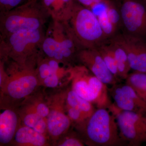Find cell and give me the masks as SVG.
I'll return each instance as SVG.
<instances>
[{
	"instance_id": "1",
	"label": "cell",
	"mask_w": 146,
	"mask_h": 146,
	"mask_svg": "<svg viewBox=\"0 0 146 146\" xmlns=\"http://www.w3.org/2000/svg\"><path fill=\"white\" fill-rule=\"evenodd\" d=\"M84 143L91 146L125 145L120 136L114 115L105 108H97L89 118L77 124Z\"/></svg>"
},
{
	"instance_id": "2",
	"label": "cell",
	"mask_w": 146,
	"mask_h": 146,
	"mask_svg": "<svg viewBox=\"0 0 146 146\" xmlns=\"http://www.w3.org/2000/svg\"><path fill=\"white\" fill-rule=\"evenodd\" d=\"M67 22L70 23L67 26L76 42L84 48H96L107 40L98 17L89 9L75 5Z\"/></svg>"
},
{
	"instance_id": "3",
	"label": "cell",
	"mask_w": 146,
	"mask_h": 146,
	"mask_svg": "<svg viewBox=\"0 0 146 146\" xmlns=\"http://www.w3.org/2000/svg\"><path fill=\"white\" fill-rule=\"evenodd\" d=\"M72 89L97 108L108 109L112 104L107 85L102 82L85 66H77L72 71Z\"/></svg>"
},
{
	"instance_id": "4",
	"label": "cell",
	"mask_w": 146,
	"mask_h": 146,
	"mask_svg": "<svg viewBox=\"0 0 146 146\" xmlns=\"http://www.w3.org/2000/svg\"><path fill=\"white\" fill-rule=\"evenodd\" d=\"M44 13L33 7H24L2 13L1 31L5 36L25 30L41 29L45 21Z\"/></svg>"
},
{
	"instance_id": "5",
	"label": "cell",
	"mask_w": 146,
	"mask_h": 146,
	"mask_svg": "<svg viewBox=\"0 0 146 146\" xmlns=\"http://www.w3.org/2000/svg\"><path fill=\"white\" fill-rule=\"evenodd\" d=\"M108 109L115 116L120 136L125 145L138 146L146 142V121L144 116L119 109L114 103Z\"/></svg>"
},
{
	"instance_id": "6",
	"label": "cell",
	"mask_w": 146,
	"mask_h": 146,
	"mask_svg": "<svg viewBox=\"0 0 146 146\" xmlns=\"http://www.w3.org/2000/svg\"><path fill=\"white\" fill-rule=\"evenodd\" d=\"M119 11L125 33L146 40V2L123 0Z\"/></svg>"
},
{
	"instance_id": "7",
	"label": "cell",
	"mask_w": 146,
	"mask_h": 146,
	"mask_svg": "<svg viewBox=\"0 0 146 146\" xmlns=\"http://www.w3.org/2000/svg\"><path fill=\"white\" fill-rule=\"evenodd\" d=\"M5 47L12 56L25 57L34 52L44 39L41 29L17 32L7 36Z\"/></svg>"
},
{
	"instance_id": "8",
	"label": "cell",
	"mask_w": 146,
	"mask_h": 146,
	"mask_svg": "<svg viewBox=\"0 0 146 146\" xmlns=\"http://www.w3.org/2000/svg\"><path fill=\"white\" fill-rule=\"evenodd\" d=\"M111 39L119 43L125 50L131 70L146 72L145 39L125 33L115 35Z\"/></svg>"
},
{
	"instance_id": "9",
	"label": "cell",
	"mask_w": 146,
	"mask_h": 146,
	"mask_svg": "<svg viewBox=\"0 0 146 146\" xmlns=\"http://www.w3.org/2000/svg\"><path fill=\"white\" fill-rule=\"evenodd\" d=\"M108 91L114 100V104L119 109L146 116V101L129 85L126 83L117 84L112 85Z\"/></svg>"
},
{
	"instance_id": "10",
	"label": "cell",
	"mask_w": 146,
	"mask_h": 146,
	"mask_svg": "<svg viewBox=\"0 0 146 146\" xmlns=\"http://www.w3.org/2000/svg\"><path fill=\"white\" fill-rule=\"evenodd\" d=\"M78 56L84 66L105 84L112 86L119 81L110 71L96 48H84L80 52Z\"/></svg>"
},
{
	"instance_id": "11",
	"label": "cell",
	"mask_w": 146,
	"mask_h": 146,
	"mask_svg": "<svg viewBox=\"0 0 146 146\" xmlns=\"http://www.w3.org/2000/svg\"><path fill=\"white\" fill-rule=\"evenodd\" d=\"M37 83L34 73L26 70L12 75L6 84L5 90L11 98L21 99L31 94Z\"/></svg>"
},
{
	"instance_id": "12",
	"label": "cell",
	"mask_w": 146,
	"mask_h": 146,
	"mask_svg": "<svg viewBox=\"0 0 146 146\" xmlns=\"http://www.w3.org/2000/svg\"><path fill=\"white\" fill-rule=\"evenodd\" d=\"M54 105L47 117V129L53 138H57L69 129L71 120L61 109L60 106Z\"/></svg>"
},
{
	"instance_id": "13",
	"label": "cell",
	"mask_w": 146,
	"mask_h": 146,
	"mask_svg": "<svg viewBox=\"0 0 146 146\" xmlns=\"http://www.w3.org/2000/svg\"><path fill=\"white\" fill-rule=\"evenodd\" d=\"M47 13L56 22H68L70 18L75 5L73 0H43Z\"/></svg>"
},
{
	"instance_id": "14",
	"label": "cell",
	"mask_w": 146,
	"mask_h": 146,
	"mask_svg": "<svg viewBox=\"0 0 146 146\" xmlns=\"http://www.w3.org/2000/svg\"><path fill=\"white\" fill-rule=\"evenodd\" d=\"M18 124L16 112L10 109L5 110L0 115V142L9 143L14 137Z\"/></svg>"
},
{
	"instance_id": "15",
	"label": "cell",
	"mask_w": 146,
	"mask_h": 146,
	"mask_svg": "<svg viewBox=\"0 0 146 146\" xmlns=\"http://www.w3.org/2000/svg\"><path fill=\"white\" fill-rule=\"evenodd\" d=\"M41 46L44 52L48 57L57 61L69 58L74 52V51L63 46L52 36L44 38Z\"/></svg>"
},
{
	"instance_id": "16",
	"label": "cell",
	"mask_w": 146,
	"mask_h": 146,
	"mask_svg": "<svg viewBox=\"0 0 146 146\" xmlns=\"http://www.w3.org/2000/svg\"><path fill=\"white\" fill-rule=\"evenodd\" d=\"M14 138L16 143L21 145L42 146L46 143L43 134L25 125L17 129Z\"/></svg>"
},
{
	"instance_id": "17",
	"label": "cell",
	"mask_w": 146,
	"mask_h": 146,
	"mask_svg": "<svg viewBox=\"0 0 146 146\" xmlns=\"http://www.w3.org/2000/svg\"><path fill=\"white\" fill-rule=\"evenodd\" d=\"M110 44L115 53L119 79L126 80L131 70L126 52L124 48L117 42L110 39Z\"/></svg>"
},
{
	"instance_id": "18",
	"label": "cell",
	"mask_w": 146,
	"mask_h": 146,
	"mask_svg": "<svg viewBox=\"0 0 146 146\" xmlns=\"http://www.w3.org/2000/svg\"><path fill=\"white\" fill-rule=\"evenodd\" d=\"M67 105L78 110L87 119L96 110L94 104L78 95L72 89L67 94Z\"/></svg>"
},
{
	"instance_id": "19",
	"label": "cell",
	"mask_w": 146,
	"mask_h": 146,
	"mask_svg": "<svg viewBox=\"0 0 146 146\" xmlns=\"http://www.w3.org/2000/svg\"><path fill=\"white\" fill-rule=\"evenodd\" d=\"M125 80V83L146 101V72L134 71L129 74Z\"/></svg>"
},
{
	"instance_id": "20",
	"label": "cell",
	"mask_w": 146,
	"mask_h": 146,
	"mask_svg": "<svg viewBox=\"0 0 146 146\" xmlns=\"http://www.w3.org/2000/svg\"><path fill=\"white\" fill-rule=\"evenodd\" d=\"M101 55L105 63L111 73L118 80H120L118 76L117 61L114 51L110 45L103 44L96 48Z\"/></svg>"
},
{
	"instance_id": "21",
	"label": "cell",
	"mask_w": 146,
	"mask_h": 146,
	"mask_svg": "<svg viewBox=\"0 0 146 146\" xmlns=\"http://www.w3.org/2000/svg\"><path fill=\"white\" fill-rule=\"evenodd\" d=\"M25 125L33 129L39 133L44 134L47 129V123L44 118L34 110L28 112L23 119Z\"/></svg>"
},
{
	"instance_id": "22",
	"label": "cell",
	"mask_w": 146,
	"mask_h": 146,
	"mask_svg": "<svg viewBox=\"0 0 146 146\" xmlns=\"http://www.w3.org/2000/svg\"><path fill=\"white\" fill-rule=\"evenodd\" d=\"M98 18L106 39H111L114 37L117 29L110 19L106 8L98 16Z\"/></svg>"
},
{
	"instance_id": "23",
	"label": "cell",
	"mask_w": 146,
	"mask_h": 146,
	"mask_svg": "<svg viewBox=\"0 0 146 146\" xmlns=\"http://www.w3.org/2000/svg\"><path fill=\"white\" fill-rule=\"evenodd\" d=\"M108 15L115 27L117 29L120 24H121L120 11L117 9L114 4L110 1L106 5Z\"/></svg>"
},
{
	"instance_id": "24",
	"label": "cell",
	"mask_w": 146,
	"mask_h": 146,
	"mask_svg": "<svg viewBox=\"0 0 146 146\" xmlns=\"http://www.w3.org/2000/svg\"><path fill=\"white\" fill-rule=\"evenodd\" d=\"M68 116L71 121L76 123V125L82 123L86 119L83 114L79 110L67 105Z\"/></svg>"
},
{
	"instance_id": "25",
	"label": "cell",
	"mask_w": 146,
	"mask_h": 146,
	"mask_svg": "<svg viewBox=\"0 0 146 146\" xmlns=\"http://www.w3.org/2000/svg\"><path fill=\"white\" fill-rule=\"evenodd\" d=\"M82 6L92 10L94 7L100 5L107 4L110 0H77Z\"/></svg>"
},
{
	"instance_id": "26",
	"label": "cell",
	"mask_w": 146,
	"mask_h": 146,
	"mask_svg": "<svg viewBox=\"0 0 146 146\" xmlns=\"http://www.w3.org/2000/svg\"><path fill=\"white\" fill-rule=\"evenodd\" d=\"M44 82L45 86L48 87L54 88L57 86L58 83V77L57 72L52 71L51 74L44 80Z\"/></svg>"
},
{
	"instance_id": "27",
	"label": "cell",
	"mask_w": 146,
	"mask_h": 146,
	"mask_svg": "<svg viewBox=\"0 0 146 146\" xmlns=\"http://www.w3.org/2000/svg\"><path fill=\"white\" fill-rule=\"evenodd\" d=\"M84 143L82 139L76 137H70L67 138L63 143L60 144V146H82L84 145Z\"/></svg>"
},
{
	"instance_id": "28",
	"label": "cell",
	"mask_w": 146,
	"mask_h": 146,
	"mask_svg": "<svg viewBox=\"0 0 146 146\" xmlns=\"http://www.w3.org/2000/svg\"><path fill=\"white\" fill-rule=\"evenodd\" d=\"M22 0H0L2 6L3 7L4 12L11 10L20 4Z\"/></svg>"
},
{
	"instance_id": "29",
	"label": "cell",
	"mask_w": 146,
	"mask_h": 146,
	"mask_svg": "<svg viewBox=\"0 0 146 146\" xmlns=\"http://www.w3.org/2000/svg\"><path fill=\"white\" fill-rule=\"evenodd\" d=\"M33 110L38 115L44 118L48 117L50 111L49 108L46 105L43 103H40L36 104Z\"/></svg>"
},
{
	"instance_id": "30",
	"label": "cell",
	"mask_w": 146,
	"mask_h": 146,
	"mask_svg": "<svg viewBox=\"0 0 146 146\" xmlns=\"http://www.w3.org/2000/svg\"><path fill=\"white\" fill-rule=\"evenodd\" d=\"M52 72L48 63H42L39 66V73L41 78L44 80L49 76Z\"/></svg>"
},
{
	"instance_id": "31",
	"label": "cell",
	"mask_w": 146,
	"mask_h": 146,
	"mask_svg": "<svg viewBox=\"0 0 146 146\" xmlns=\"http://www.w3.org/2000/svg\"><path fill=\"white\" fill-rule=\"evenodd\" d=\"M144 117H145V119L146 121V116H144Z\"/></svg>"
},
{
	"instance_id": "32",
	"label": "cell",
	"mask_w": 146,
	"mask_h": 146,
	"mask_svg": "<svg viewBox=\"0 0 146 146\" xmlns=\"http://www.w3.org/2000/svg\"><path fill=\"white\" fill-rule=\"evenodd\" d=\"M143 1H144L145 2H146V0H143Z\"/></svg>"
}]
</instances>
